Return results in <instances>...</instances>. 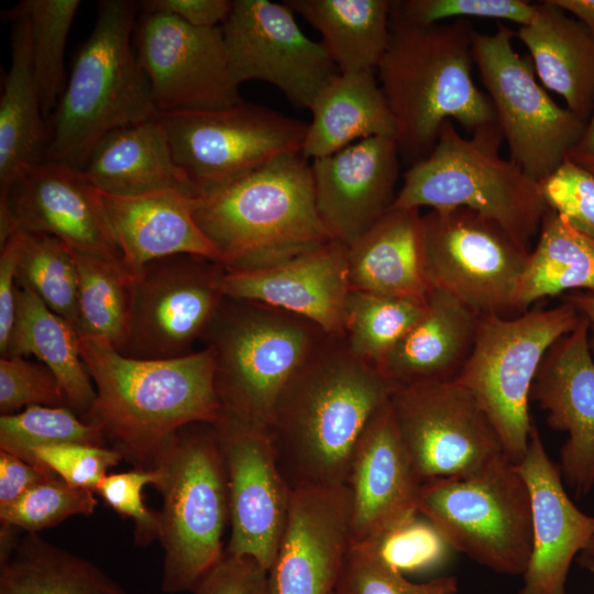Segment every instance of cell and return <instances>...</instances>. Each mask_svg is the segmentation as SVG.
I'll use <instances>...</instances> for the list:
<instances>
[{"label": "cell", "mask_w": 594, "mask_h": 594, "mask_svg": "<svg viewBox=\"0 0 594 594\" xmlns=\"http://www.w3.org/2000/svg\"><path fill=\"white\" fill-rule=\"evenodd\" d=\"M98 193L122 262L132 276L154 260L177 254L220 262L219 253L194 218L197 197L182 190L134 197Z\"/></svg>", "instance_id": "cell-26"}, {"label": "cell", "mask_w": 594, "mask_h": 594, "mask_svg": "<svg viewBox=\"0 0 594 594\" xmlns=\"http://www.w3.org/2000/svg\"><path fill=\"white\" fill-rule=\"evenodd\" d=\"M565 301L572 304L579 314L585 317L590 322V329L592 330L590 346L591 351L594 353V294L587 293L571 295Z\"/></svg>", "instance_id": "cell-56"}, {"label": "cell", "mask_w": 594, "mask_h": 594, "mask_svg": "<svg viewBox=\"0 0 594 594\" xmlns=\"http://www.w3.org/2000/svg\"><path fill=\"white\" fill-rule=\"evenodd\" d=\"M566 157L594 175V109L581 138Z\"/></svg>", "instance_id": "cell-54"}, {"label": "cell", "mask_w": 594, "mask_h": 594, "mask_svg": "<svg viewBox=\"0 0 594 594\" xmlns=\"http://www.w3.org/2000/svg\"><path fill=\"white\" fill-rule=\"evenodd\" d=\"M301 155L316 160L358 141L395 136V121L375 70L339 73L311 107Z\"/></svg>", "instance_id": "cell-31"}, {"label": "cell", "mask_w": 594, "mask_h": 594, "mask_svg": "<svg viewBox=\"0 0 594 594\" xmlns=\"http://www.w3.org/2000/svg\"><path fill=\"white\" fill-rule=\"evenodd\" d=\"M321 35L339 73L375 70L391 38L389 0H286Z\"/></svg>", "instance_id": "cell-34"}, {"label": "cell", "mask_w": 594, "mask_h": 594, "mask_svg": "<svg viewBox=\"0 0 594 594\" xmlns=\"http://www.w3.org/2000/svg\"><path fill=\"white\" fill-rule=\"evenodd\" d=\"M572 288L594 294V238L547 210L518 288V308Z\"/></svg>", "instance_id": "cell-36"}, {"label": "cell", "mask_w": 594, "mask_h": 594, "mask_svg": "<svg viewBox=\"0 0 594 594\" xmlns=\"http://www.w3.org/2000/svg\"><path fill=\"white\" fill-rule=\"evenodd\" d=\"M588 332L590 322L581 316L548 350L530 392V400L547 411L548 425L568 435L558 465L578 498L594 487V359Z\"/></svg>", "instance_id": "cell-20"}, {"label": "cell", "mask_w": 594, "mask_h": 594, "mask_svg": "<svg viewBox=\"0 0 594 594\" xmlns=\"http://www.w3.org/2000/svg\"><path fill=\"white\" fill-rule=\"evenodd\" d=\"M24 233L14 232L0 245V354L4 355L15 317L16 275Z\"/></svg>", "instance_id": "cell-51"}, {"label": "cell", "mask_w": 594, "mask_h": 594, "mask_svg": "<svg viewBox=\"0 0 594 594\" xmlns=\"http://www.w3.org/2000/svg\"><path fill=\"white\" fill-rule=\"evenodd\" d=\"M16 231L52 235L76 252L122 262L98 190L64 163L23 167L0 194V245Z\"/></svg>", "instance_id": "cell-19"}, {"label": "cell", "mask_w": 594, "mask_h": 594, "mask_svg": "<svg viewBox=\"0 0 594 594\" xmlns=\"http://www.w3.org/2000/svg\"><path fill=\"white\" fill-rule=\"evenodd\" d=\"M391 406L424 483L468 475L505 454L477 398L454 380L397 386Z\"/></svg>", "instance_id": "cell-15"}, {"label": "cell", "mask_w": 594, "mask_h": 594, "mask_svg": "<svg viewBox=\"0 0 594 594\" xmlns=\"http://www.w3.org/2000/svg\"><path fill=\"white\" fill-rule=\"evenodd\" d=\"M67 442L106 446L100 432L66 406H31L0 416V451L32 464H37L34 449Z\"/></svg>", "instance_id": "cell-41"}, {"label": "cell", "mask_w": 594, "mask_h": 594, "mask_svg": "<svg viewBox=\"0 0 594 594\" xmlns=\"http://www.w3.org/2000/svg\"><path fill=\"white\" fill-rule=\"evenodd\" d=\"M78 340L96 389L82 420L135 468L152 469L161 448L180 428L219 420L209 348L177 359L138 360L101 341Z\"/></svg>", "instance_id": "cell-2"}, {"label": "cell", "mask_w": 594, "mask_h": 594, "mask_svg": "<svg viewBox=\"0 0 594 594\" xmlns=\"http://www.w3.org/2000/svg\"><path fill=\"white\" fill-rule=\"evenodd\" d=\"M138 2H98L95 26L77 53L50 118L44 161L82 169L108 132L160 116L133 48Z\"/></svg>", "instance_id": "cell-5"}, {"label": "cell", "mask_w": 594, "mask_h": 594, "mask_svg": "<svg viewBox=\"0 0 594 594\" xmlns=\"http://www.w3.org/2000/svg\"><path fill=\"white\" fill-rule=\"evenodd\" d=\"M194 218L227 272L270 267L333 240L317 210L311 167L301 153L279 156L197 197Z\"/></svg>", "instance_id": "cell-4"}, {"label": "cell", "mask_w": 594, "mask_h": 594, "mask_svg": "<svg viewBox=\"0 0 594 594\" xmlns=\"http://www.w3.org/2000/svg\"><path fill=\"white\" fill-rule=\"evenodd\" d=\"M515 31L499 22L493 34L474 30L473 62L492 101L509 158L539 183L566 158L586 122L552 100L536 79L531 57L515 51Z\"/></svg>", "instance_id": "cell-11"}, {"label": "cell", "mask_w": 594, "mask_h": 594, "mask_svg": "<svg viewBox=\"0 0 594 594\" xmlns=\"http://www.w3.org/2000/svg\"><path fill=\"white\" fill-rule=\"evenodd\" d=\"M23 233L18 286L34 293L78 332V273L74 250L52 235Z\"/></svg>", "instance_id": "cell-39"}, {"label": "cell", "mask_w": 594, "mask_h": 594, "mask_svg": "<svg viewBox=\"0 0 594 594\" xmlns=\"http://www.w3.org/2000/svg\"><path fill=\"white\" fill-rule=\"evenodd\" d=\"M227 273L217 260L177 254L147 263L131 283L129 324L121 354L138 360L188 355L223 297Z\"/></svg>", "instance_id": "cell-14"}, {"label": "cell", "mask_w": 594, "mask_h": 594, "mask_svg": "<svg viewBox=\"0 0 594 594\" xmlns=\"http://www.w3.org/2000/svg\"><path fill=\"white\" fill-rule=\"evenodd\" d=\"M79 0H23L13 10L29 22L42 112L50 120L66 86L65 48Z\"/></svg>", "instance_id": "cell-40"}, {"label": "cell", "mask_w": 594, "mask_h": 594, "mask_svg": "<svg viewBox=\"0 0 594 594\" xmlns=\"http://www.w3.org/2000/svg\"><path fill=\"white\" fill-rule=\"evenodd\" d=\"M158 118L175 162L197 197L211 195L279 156L301 153L307 129L301 121L245 101Z\"/></svg>", "instance_id": "cell-12"}, {"label": "cell", "mask_w": 594, "mask_h": 594, "mask_svg": "<svg viewBox=\"0 0 594 594\" xmlns=\"http://www.w3.org/2000/svg\"><path fill=\"white\" fill-rule=\"evenodd\" d=\"M473 32L465 19L421 26L392 12L389 44L376 70L405 165L431 153L448 120L471 133L497 122L490 97L472 78Z\"/></svg>", "instance_id": "cell-3"}, {"label": "cell", "mask_w": 594, "mask_h": 594, "mask_svg": "<svg viewBox=\"0 0 594 594\" xmlns=\"http://www.w3.org/2000/svg\"><path fill=\"white\" fill-rule=\"evenodd\" d=\"M193 594H268L267 570L248 556L227 553L208 570Z\"/></svg>", "instance_id": "cell-50"}, {"label": "cell", "mask_w": 594, "mask_h": 594, "mask_svg": "<svg viewBox=\"0 0 594 594\" xmlns=\"http://www.w3.org/2000/svg\"><path fill=\"white\" fill-rule=\"evenodd\" d=\"M11 65L0 98V194L23 167L44 161L48 125L34 74L28 19L11 9Z\"/></svg>", "instance_id": "cell-32"}, {"label": "cell", "mask_w": 594, "mask_h": 594, "mask_svg": "<svg viewBox=\"0 0 594 594\" xmlns=\"http://www.w3.org/2000/svg\"><path fill=\"white\" fill-rule=\"evenodd\" d=\"M418 514L452 550L496 573L524 574L531 552L530 495L505 454L468 475L424 483Z\"/></svg>", "instance_id": "cell-9"}, {"label": "cell", "mask_w": 594, "mask_h": 594, "mask_svg": "<svg viewBox=\"0 0 594 594\" xmlns=\"http://www.w3.org/2000/svg\"><path fill=\"white\" fill-rule=\"evenodd\" d=\"M78 273V336L121 352L128 332L131 283L124 264L74 251Z\"/></svg>", "instance_id": "cell-37"}, {"label": "cell", "mask_w": 594, "mask_h": 594, "mask_svg": "<svg viewBox=\"0 0 594 594\" xmlns=\"http://www.w3.org/2000/svg\"><path fill=\"white\" fill-rule=\"evenodd\" d=\"M54 476L45 466L0 451V508L15 503L35 485Z\"/></svg>", "instance_id": "cell-53"}, {"label": "cell", "mask_w": 594, "mask_h": 594, "mask_svg": "<svg viewBox=\"0 0 594 594\" xmlns=\"http://www.w3.org/2000/svg\"><path fill=\"white\" fill-rule=\"evenodd\" d=\"M156 480L155 469L134 468L108 474L95 491L118 515L133 521V541L138 547H147L160 538V513L148 508L142 496L143 488L153 486Z\"/></svg>", "instance_id": "cell-47"}, {"label": "cell", "mask_w": 594, "mask_h": 594, "mask_svg": "<svg viewBox=\"0 0 594 594\" xmlns=\"http://www.w3.org/2000/svg\"><path fill=\"white\" fill-rule=\"evenodd\" d=\"M0 594L127 593L89 560L26 532L0 559Z\"/></svg>", "instance_id": "cell-35"}, {"label": "cell", "mask_w": 594, "mask_h": 594, "mask_svg": "<svg viewBox=\"0 0 594 594\" xmlns=\"http://www.w3.org/2000/svg\"><path fill=\"white\" fill-rule=\"evenodd\" d=\"M350 289L426 302L432 289L426 273L422 216L392 207L348 246Z\"/></svg>", "instance_id": "cell-29"}, {"label": "cell", "mask_w": 594, "mask_h": 594, "mask_svg": "<svg viewBox=\"0 0 594 594\" xmlns=\"http://www.w3.org/2000/svg\"><path fill=\"white\" fill-rule=\"evenodd\" d=\"M515 465L531 506V552L518 594H566L571 564L594 537V516L570 498L535 424L527 450Z\"/></svg>", "instance_id": "cell-22"}, {"label": "cell", "mask_w": 594, "mask_h": 594, "mask_svg": "<svg viewBox=\"0 0 594 594\" xmlns=\"http://www.w3.org/2000/svg\"><path fill=\"white\" fill-rule=\"evenodd\" d=\"M426 308L427 301L350 289L342 338L352 353L377 367Z\"/></svg>", "instance_id": "cell-38"}, {"label": "cell", "mask_w": 594, "mask_h": 594, "mask_svg": "<svg viewBox=\"0 0 594 594\" xmlns=\"http://www.w3.org/2000/svg\"><path fill=\"white\" fill-rule=\"evenodd\" d=\"M455 576L414 583L389 566L373 543L351 546L336 587L337 594H457Z\"/></svg>", "instance_id": "cell-43"}, {"label": "cell", "mask_w": 594, "mask_h": 594, "mask_svg": "<svg viewBox=\"0 0 594 594\" xmlns=\"http://www.w3.org/2000/svg\"><path fill=\"white\" fill-rule=\"evenodd\" d=\"M581 315L565 301L516 317L484 315L458 383L477 398L493 422L504 453L518 463L532 426L530 392L548 350L578 324Z\"/></svg>", "instance_id": "cell-10"}, {"label": "cell", "mask_w": 594, "mask_h": 594, "mask_svg": "<svg viewBox=\"0 0 594 594\" xmlns=\"http://www.w3.org/2000/svg\"><path fill=\"white\" fill-rule=\"evenodd\" d=\"M350 547L345 485L293 491L287 524L267 571L268 594H333Z\"/></svg>", "instance_id": "cell-21"}, {"label": "cell", "mask_w": 594, "mask_h": 594, "mask_svg": "<svg viewBox=\"0 0 594 594\" xmlns=\"http://www.w3.org/2000/svg\"><path fill=\"white\" fill-rule=\"evenodd\" d=\"M537 4L536 16L516 37L528 48L541 84L586 122L594 109V33L552 0Z\"/></svg>", "instance_id": "cell-30"}, {"label": "cell", "mask_w": 594, "mask_h": 594, "mask_svg": "<svg viewBox=\"0 0 594 594\" xmlns=\"http://www.w3.org/2000/svg\"><path fill=\"white\" fill-rule=\"evenodd\" d=\"M397 385L324 334L284 387L267 426L292 491L346 483L353 451Z\"/></svg>", "instance_id": "cell-1"}, {"label": "cell", "mask_w": 594, "mask_h": 594, "mask_svg": "<svg viewBox=\"0 0 594 594\" xmlns=\"http://www.w3.org/2000/svg\"><path fill=\"white\" fill-rule=\"evenodd\" d=\"M31 406H66L63 388L43 363L22 356L0 359V414L11 415Z\"/></svg>", "instance_id": "cell-46"}, {"label": "cell", "mask_w": 594, "mask_h": 594, "mask_svg": "<svg viewBox=\"0 0 594 594\" xmlns=\"http://www.w3.org/2000/svg\"><path fill=\"white\" fill-rule=\"evenodd\" d=\"M547 207L594 238V175L568 157L539 182Z\"/></svg>", "instance_id": "cell-49"}, {"label": "cell", "mask_w": 594, "mask_h": 594, "mask_svg": "<svg viewBox=\"0 0 594 594\" xmlns=\"http://www.w3.org/2000/svg\"><path fill=\"white\" fill-rule=\"evenodd\" d=\"M552 2L574 15L594 33V0H552Z\"/></svg>", "instance_id": "cell-55"}, {"label": "cell", "mask_w": 594, "mask_h": 594, "mask_svg": "<svg viewBox=\"0 0 594 594\" xmlns=\"http://www.w3.org/2000/svg\"><path fill=\"white\" fill-rule=\"evenodd\" d=\"M346 250V245L332 240L270 267L227 272L223 293L294 314L329 336L342 337L350 292Z\"/></svg>", "instance_id": "cell-25"}, {"label": "cell", "mask_w": 594, "mask_h": 594, "mask_svg": "<svg viewBox=\"0 0 594 594\" xmlns=\"http://www.w3.org/2000/svg\"><path fill=\"white\" fill-rule=\"evenodd\" d=\"M333 594H337V593H336V591H334V593H333Z\"/></svg>", "instance_id": "cell-59"}, {"label": "cell", "mask_w": 594, "mask_h": 594, "mask_svg": "<svg viewBox=\"0 0 594 594\" xmlns=\"http://www.w3.org/2000/svg\"><path fill=\"white\" fill-rule=\"evenodd\" d=\"M583 552L594 556V537Z\"/></svg>", "instance_id": "cell-58"}, {"label": "cell", "mask_w": 594, "mask_h": 594, "mask_svg": "<svg viewBox=\"0 0 594 594\" xmlns=\"http://www.w3.org/2000/svg\"><path fill=\"white\" fill-rule=\"evenodd\" d=\"M426 273L479 316L509 317L529 252L496 221L465 207L422 216Z\"/></svg>", "instance_id": "cell-13"}, {"label": "cell", "mask_w": 594, "mask_h": 594, "mask_svg": "<svg viewBox=\"0 0 594 594\" xmlns=\"http://www.w3.org/2000/svg\"><path fill=\"white\" fill-rule=\"evenodd\" d=\"M213 426L229 492L226 552L251 557L268 571L287 524L293 491L278 468L267 427L226 415Z\"/></svg>", "instance_id": "cell-18"}, {"label": "cell", "mask_w": 594, "mask_h": 594, "mask_svg": "<svg viewBox=\"0 0 594 594\" xmlns=\"http://www.w3.org/2000/svg\"><path fill=\"white\" fill-rule=\"evenodd\" d=\"M422 484L389 400L367 424L350 462L345 486L351 546L373 542L418 514Z\"/></svg>", "instance_id": "cell-23"}, {"label": "cell", "mask_w": 594, "mask_h": 594, "mask_svg": "<svg viewBox=\"0 0 594 594\" xmlns=\"http://www.w3.org/2000/svg\"><path fill=\"white\" fill-rule=\"evenodd\" d=\"M537 9V3L524 0H405L394 1L392 12L421 26L464 18L508 21L522 26L534 20Z\"/></svg>", "instance_id": "cell-45"}, {"label": "cell", "mask_w": 594, "mask_h": 594, "mask_svg": "<svg viewBox=\"0 0 594 594\" xmlns=\"http://www.w3.org/2000/svg\"><path fill=\"white\" fill-rule=\"evenodd\" d=\"M324 334L302 317L224 296L201 338L213 354L221 415L267 427L284 387Z\"/></svg>", "instance_id": "cell-8"}, {"label": "cell", "mask_w": 594, "mask_h": 594, "mask_svg": "<svg viewBox=\"0 0 594 594\" xmlns=\"http://www.w3.org/2000/svg\"><path fill=\"white\" fill-rule=\"evenodd\" d=\"M479 318L451 294L432 288L425 314L377 369L397 386L453 381L473 349Z\"/></svg>", "instance_id": "cell-27"}, {"label": "cell", "mask_w": 594, "mask_h": 594, "mask_svg": "<svg viewBox=\"0 0 594 594\" xmlns=\"http://www.w3.org/2000/svg\"><path fill=\"white\" fill-rule=\"evenodd\" d=\"M138 6L140 11L170 14L196 28H217L227 19L232 1L143 0Z\"/></svg>", "instance_id": "cell-52"}, {"label": "cell", "mask_w": 594, "mask_h": 594, "mask_svg": "<svg viewBox=\"0 0 594 594\" xmlns=\"http://www.w3.org/2000/svg\"><path fill=\"white\" fill-rule=\"evenodd\" d=\"M133 48L160 113L206 111L242 102L221 28H196L174 15L140 11Z\"/></svg>", "instance_id": "cell-16"}, {"label": "cell", "mask_w": 594, "mask_h": 594, "mask_svg": "<svg viewBox=\"0 0 594 594\" xmlns=\"http://www.w3.org/2000/svg\"><path fill=\"white\" fill-rule=\"evenodd\" d=\"M29 355L54 373L67 407L84 419L94 405L96 389L80 355L78 333L34 293L18 287L14 322L1 358Z\"/></svg>", "instance_id": "cell-33"}, {"label": "cell", "mask_w": 594, "mask_h": 594, "mask_svg": "<svg viewBox=\"0 0 594 594\" xmlns=\"http://www.w3.org/2000/svg\"><path fill=\"white\" fill-rule=\"evenodd\" d=\"M418 515L405 519L370 542L381 558L402 574L441 566L451 549L439 530Z\"/></svg>", "instance_id": "cell-44"}, {"label": "cell", "mask_w": 594, "mask_h": 594, "mask_svg": "<svg viewBox=\"0 0 594 594\" xmlns=\"http://www.w3.org/2000/svg\"><path fill=\"white\" fill-rule=\"evenodd\" d=\"M575 560L581 568H583L584 570L588 571L592 574L593 583H594V556L582 552L578 556ZM592 594H594V587H593Z\"/></svg>", "instance_id": "cell-57"}, {"label": "cell", "mask_w": 594, "mask_h": 594, "mask_svg": "<svg viewBox=\"0 0 594 594\" xmlns=\"http://www.w3.org/2000/svg\"><path fill=\"white\" fill-rule=\"evenodd\" d=\"M497 122L462 136L453 121L440 129L431 153L408 166L392 207H465L501 224L530 250L548 210L539 183L499 155Z\"/></svg>", "instance_id": "cell-6"}, {"label": "cell", "mask_w": 594, "mask_h": 594, "mask_svg": "<svg viewBox=\"0 0 594 594\" xmlns=\"http://www.w3.org/2000/svg\"><path fill=\"white\" fill-rule=\"evenodd\" d=\"M294 13L285 2L234 0L220 28L239 85L268 82L294 107L309 109L339 70L323 45L304 34Z\"/></svg>", "instance_id": "cell-17"}, {"label": "cell", "mask_w": 594, "mask_h": 594, "mask_svg": "<svg viewBox=\"0 0 594 594\" xmlns=\"http://www.w3.org/2000/svg\"><path fill=\"white\" fill-rule=\"evenodd\" d=\"M95 494L54 476L32 487L15 503L0 508V522L38 534L72 516L92 514L98 505Z\"/></svg>", "instance_id": "cell-42"}, {"label": "cell", "mask_w": 594, "mask_h": 594, "mask_svg": "<svg viewBox=\"0 0 594 594\" xmlns=\"http://www.w3.org/2000/svg\"><path fill=\"white\" fill-rule=\"evenodd\" d=\"M37 464L45 466L67 484L96 491L99 483L116 466L122 454L107 446L89 443H57L33 450Z\"/></svg>", "instance_id": "cell-48"}, {"label": "cell", "mask_w": 594, "mask_h": 594, "mask_svg": "<svg viewBox=\"0 0 594 594\" xmlns=\"http://www.w3.org/2000/svg\"><path fill=\"white\" fill-rule=\"evenodd\" d=\"M99 191L124 197L182 190L197 197L175 162L160 118L117 128L95 145L81 169Z\"/></svg>", "instance_id": "cell-28"}, {"label": "cell", "mask_w": 594, "mask_h": 594, "mask_svg": "<svg viewBox=\"0 0 594 594\" xmlns=\"http://www.w3.org/2000/svg\"><path fill=\"white\" fill-rule=\"evenodd\" d=\"M153 485L162 496L158 541L163 550L162 591L194 588L224 554L230 525L228 481L213 424L177 430L157 453Z\"/></svg>", "instance_id": "cell-7"}, {"label": "cell", "mask_w": 594, "mask_h": 594, "mask_svg": "<svg viewBox=\"0 0 594 594\" xmlns=\"http://www.w3.org/2000/svg\"><path fill=\"white\" fill-rule=\"evenodd\" d=\"M400 163L391 136L364 139L312 161L317 210L333 240L352 245L392 208Z\"/></svg>", "instance_id": "cell-24"}]
</instances>
